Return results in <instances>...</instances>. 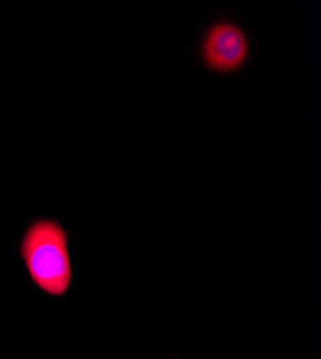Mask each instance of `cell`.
<instances>
[{"instance_id": "cell-1", "label": "cell", "mask_w": 321, "mask_h": 359, "mask_svg": "<svg viewBox=\"0 0 321 359\" xmlns=\"http://www.w3.org/2000/svg\"><path fill=\"white\" fill-rule=\"evenodd\" d=\"M19 255L31 282L45 294L63 297L72 286L70 236L61 222L41 217L27 224Z\"/></svg>"}, {"instance_id": "cell-2", "label": "cell", "mask_w": 321, "mask_h": 359, "mask_svg": "<svg viewBox=\"0 0 321 359\" xmlns=\"http://www.w3.org/2000/svg\"><path fill=\"white\" fill-rule=\"evenodd\" d=\"M251 52V38L245 27L228 18L211 22L197 43V56L203 69L221 76L235 75L245 69Z\"/></svg>"}]
</instances>
